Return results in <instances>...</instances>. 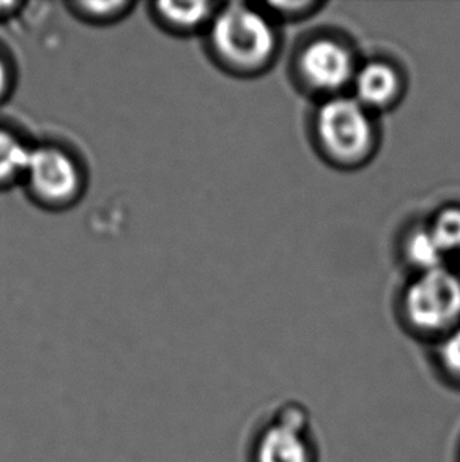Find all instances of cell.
Masks as SVG:
<instances>
[{
  "label": "cell",
  "instance_id": "obj_1",
  "mask_svg": "<svg viewBox=\"0 0 460 462\" xmlns=\"http://www.w3.org/2000/svg\"><path fill=\"white\" fill-rule=\"evenodd\" d=\"M212 44L225 65L249 71L270 62L276 50V35L261 13L234 4L213 19Z\"/></svg>",
  "mask_w": 460,
  "mask_h": 462
},
{
  "label": "cell",
  "instance_id": "obj_2",
  "mask_svg": "<svg viewBox=\"0 0 460 462\" xmlns=\"http://www.w3.org/2000/svg\"><path fill=\"white\" fill-rule=\"evenodd\" d=\"M318 138L328 153L341 162H354L373 145V122L354 98H333L317 116Z\"/></svg>",
  "mask_w": 460,
  "mask_h": 462
},
{
  "label": "cell",
  "instance_id": "obj_3",
  "mask_svg": "<svg viewBox=\"0 0 460 462\" xmlns=\"http://www.w3.org/2000/svg\"><path fill=\"white\" fill-rule=\"evenodd\" d=\"M411 324L426 331L446 330L460 319V280L448 270L426 272L405 295Z\"/></svg>",
  "mask_w": 460,
  "mask_h": 462
},
{
  "label": "cell",
  "instance_id": "obj_4",
  "mask_svg": "<svg viewBox=\"0 0 460 462\" xmlns=\"http://www.w3.org/2000/svg\"><path fill=\"white\" fill-rule=\"evenodd\" d=\"M23 179L38 200L54 206L71 202L81 189L78 164L57 147L31 149Z\"/></svg>",
  "mask_w": 460,
  "mask_h": 462
},
{
  "label": "cell",
  "instance_id": "obj_5",
  "mask_svg": "<svg viewBox=\"0 0 460 462\" xmlns=\"http://www.w3.org/2000/svg\"><path fill=\"white\" fill-rule=\"evenodd\" d=\"M299 69L312 88L325 92L343 88L354 81L356 73L352 52L344 44L328 38L316 40L303 51Z\"/></svg>",
  "mask_w": 460,
  "mask_h": 462
},
{
  "label": "cell",
  "instance_id": "obj_6",
  "mask_svg": "<svg viewBox=\"0 0 460 462\" xmlns=\"http://www.w3.org/2000/svg\"><path fill=\"white\" fill-rule=\"evenodd\" d=\"M354 100L369 109H382L396 100L399 75L391 65L371 62L354 73Z\"/></svg>",
  "mask_w": 460,
  "mask_h": 462
},
{
  "label": "cell",
  "instance_id": "obj_7",
  "mask_svg": "<svg viewBox=\"0 0 460 462\" xmlns=\"http://www.w3.org/2000/svg\"><path fill=\"white\" fill-rule=\"evenodd\" d=\"M259 462H309V453L299 431L280 425L262 439Z\"/></svg>",
  "mask_w": 460,
  "mask_h": 462
},
{
  "label": "cell",
  "instance_id": "obj_8",
  "mask_svg": "<svg viewBox=\"0 0 460 462\" xmlns=\"http://www.w3.org/2000/svg\"><path fill=\"white\" fill-rule=\"evenodd\" d=\"M156 13L162 24L169 25L172 31L191 32L206 24L212 14V5L206 2H161L156 4Z\"/></svg>",
  "mask_w": 460,
  "mask_h": 462
},
{
  "label": "cell",
  "instance_id": "obj_9",
  "mask_svg": "<svg viewBox=\"0 0 460 462\" xmlns=\"http://www.w3.org/2000/svg\"><path fill=\"white\" fill-rule=\"evenodd\" d=\"M405 253L409 261L418 269L423 270L424 273L442 269L443 259L446 254L430 229L413 232L405 245Z\"/></svg>",
  "mask_w": 460,
  "mask_h": 462
},
{
  "label": "cell",
  "instance_id": "obj_10",
  "mask_svg": "<svg viewBox=\"0 0 460 462\" xmlns=\"http://www.w3.org/2000/svg\"><path fill=\"white\" fill-rule=\"evenodd\" d=\"M31 149L13 133L0 128V185L24 175Z\"/></svg>",
  "mask_w": 460,
  "mask_h": 462
},
{
  "label": "cell",
  "instance_id": "obj_11",
  "mask_svg": "<svg viewBox=\"0 0 460 462\" xmlns=\"http://www.w3.org/2000/svg\"><path fill=\"white\" fill-rule=\"evenodd\" d=\"M430 231L445 253L460 251V208H446L437 217Z\"/></svg>",
  "mask_w": 460,
  "mask_h": 462
},
{
  "label": "cell",
  "instance_id": "obj_12",
  "mask_svg": "<svg viewBox=\"0 0 460 462\" xmlns=\"http://www.w3.org/2000/svg\"><path fill=\"white\" fill-rule=\"evenodd\" d=\"M79 12L84 13L86 18L98 19V21H106V19L117 18L124 12V8L128 4L122 2H87V4H78Z\"/></svg>",
  "mask_w": 460,
  "mask_h": 462
},
{
  "label": "cell",
  "instance_id": "obj_13",
  "mask_svg": "<svg viewBox=\"0 0 460 462\" xmlns=\"http://www.w3.org/2000/svg\"><path fill=\"white\" fill-rule=\"evenodd\" d=\"M442 360L453 373L460 374V328L453 331L443 343Z\"/></svg>",
  "mask_w": 460,
  "mask_h": 462
},
{
  "label": "cell",
  "instance_id": "obj_14",
  "mask_svg": "<svg viewBox=\"0 0 460 462\" xmlns=\"http://www.w3.org/2000/svg\"><path fill=\"white\" fill-rule=\"evenodd\" d=\"M8 88H10V71H8L5 60L0 57V101L5 98Z\"/></svg>",
  "mask_w": 460,
  "mask_h": 462
},
{
  "label": "cell",
  "instance_id": "obj_15",
  "mask_svg": "<svg viewBox=\"0 0 460 462\" xmlns=\"http://www.w3.org/2000/svg\"><path fill=\"white\" fill-rule=\"evenodd\" d=\"M19 6L21 5L14 4V2H0V18H6L10 13L14 12Z\"/></svg>",
  "mask_w": 460,
  "mask_h": 462
}]
</instances>
